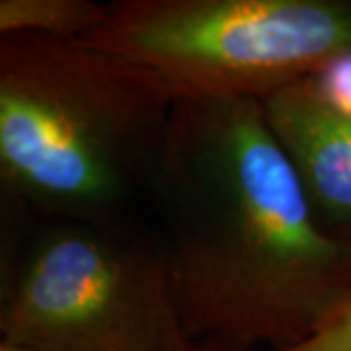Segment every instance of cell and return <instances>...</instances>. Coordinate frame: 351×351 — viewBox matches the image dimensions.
I'll list each match as a JSON object with an SVG mask.
<instances>
[{
  "label": "cell",
  "instance_id": "cell-1",
  "mask_svg": "<svg viewBox=\"0 0 351 351\" xmlns=\"http://www.w3.org/2000/svg\"><path fill=\"white\" fill-rule=\"evenodd\" d=\"M152 211L191 338L287 351L351 302V250L314 221L262 101H176Z\"/></svg>",
  "mask_w": 351,
  "mask_h": 351
},
{
  "label": "cell",
  "instance_id": "cell-2",
  "mask_svg": "<svg viewBox=\"0 0 351 351\" xmlns=\"http://www.w3.org/2000/svg\"><path fill=\"white\" fill-rule=\"evenodd\" d=\"M174 106L162 78L125 57L80 39L2 36L4 197L45 223L138 232Z\"/></svg>",
  "mask_w": 351,
  "mask_h": 351
},
{
  "label": "cell",
  "instance_id": "cell-3",
  "mask_svg": "<svg viewBox=\"0 0 351 351\" xmlns=\"http://www.w3.org/2000/svg\"><path fill=\"white\" fill-rule=\"evenodd\" d=\"M80 41L152 71L176 101H265L351 61V0H117Z\"/></svg>",
  "mask_w": 351,
  "mask_h": 351
},
{
  "label": "cell",
  "instance_id": "cell-4",
  "mask_svg": "<svg viewBox=\"0 0 351 351\" xmlns=\"http://www.w3.org/2000/svg\"><path fill=\"white\" fill-rule=\"evenodd\" d=\"M178 324L156 237L53 221L16 258L0 341L32 351H158Z\"/></svg>",
  "mask_w": 351,
  "mask_h": 351
},
{
  "label": "cell",
  "instance_id": "cell-5",
  "mask_svg": "<svg viewBox=\"0 0 351 351\" xmlns=\"http://www.w3.org/2000/svg\"><path fill=\"white\" fill-rule=\"evenodd\" d=\"M322 232L351 250V100L322 76L262 101Z\"/></svg>",
  "mask_w": 351,
  "mask_h": 351
},
{
  "label": "cell",
  "instance_id": "cell-6",
  "mask_svg": "<svg viewBox=\"0 0 351 351\" xmlns=\"http://www.w3.org/2000/svg\"><path fill=\"white\" fill-rule=\"evenodd\" d=\"M110 14L94 0H0V36L86 39Z\"/></svg>",
  "mask_w": 351,
  "mask_h": 351
},
{
  "label": "cell",
  "instance_id": "cell-7",
  "mask_svg": "<svg viewBox=\"0 0 351 351\" xmlns=\"http://www.w3.org/2000/svg\"><path fill=\"white\" fill-rule=\"evenodd\" d=\"M287 351H351V302L322 330Z\"/></svg>",
  "mask_w": 351,
  "mask_h": 351
},
{
  "label": "cell",
  "instance_id": "cell-8",
  "mask_svg": "<svg viewBox=\"0 0 351 351\" xmlns=\"http://www.w3.org/2000/svg\"><path fill=\"white\" fill-rule=\"evenodd\" d=\"M158 351H256L219 338H191L176 324Z\"/></svg>",
  "mask_w": 351,
  "mask_h": 351
},
{
  "label": "cell",
  "instance_id": "cell-9",
  "mask_svg": "<svg viewBox=\"0 0 351 351\" xmlns=\"http://www.w3.org/2000/svg\"><path fill=\"white\" fill-rule=\"evenodd\" d=\"M0 351H32V350L16 348V346H10V343H4V341H0Z\"/></svg>",
  "mask_w": 351,
  "mask_h": 351
}]
</instances>
